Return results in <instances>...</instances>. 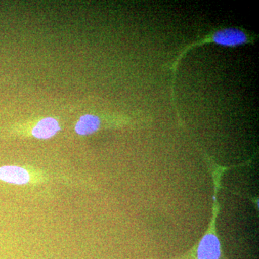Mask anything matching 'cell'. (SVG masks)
Returning a JSON list of instances; mask_svg holds the SVG:
<instances>
[{"mask_svg": "<svg viewBox=\"0 0 259 259\" xmlns=\"http://www.w3.org/2000/svg\"><path fill=\"white\" fill-rule=\"evenodd\" d=\"M222 255L219 238L213 233H207L199 241L196 259H221Z\"/></svg>", "mask_w": 259, "mask_h": 259, "instance_id": "2", "label": "cell"}, {"mask_svg": "<svg viewBox=\"0 0 259 259\" xmlns=\"http://www.w3.org/2000/svg\"><path fill=\"white\" fill-rule=\"evenodd\" d=\"M0 180L15 185H24L30 180L28 172L21 167H0Z\"/></svg>", "mask_w": 259, "mask_h": 259, "instance_id": "3", "label": "cell"}, {"mask_svg": "<svg viewBox=\"0 0 259 259\" xmlns=\"http://www.w3.org/2000/svg\"><path fill=\"white\" fill-rule=\"evenodd\" d=\"M60 129L57 120L52 117H47L37 122L35 127L32 129V134L37 139H47L55 136Z\"/></svg>", "mask_w": 259, "mask_h": 259, "instance_id": "4", "label": "cell"}, {"mask_svg": "<svg viewBox=\"0 0 259 259\" xmlns=\"http://www.w3.org/2000/svg\"><path fill=\"white\" fill-rule=\"evenodd\" d=\"M100 125V120L97 116L93 115H83L80 117L76 123L75 130L78 134L87 136L96 132Z\"/></svg>", "mask_w": 259, "mask_h": 259, "instance_id": "5", "label": "cell"}, {"mask_svg": "<svg viewBox=\"0 0 259 259\" xmlns=\"http://www.w3.org/2000/svg\"><path fill=\"white\" fill-rule=\"evenodd\" d=\"M250 42H252V37H250L249 34L247 33L245 30H241V29L236 28L220 29V30H216L214 33L210 34L209 36L204 37L198 42H194L185 48V50L182 51V54L175 61V64H174V68H175L174 71H176L177 64L182 56L187 53V51L191 48L200 46L204 44H209V42H213V44L222 46V47H236L250 44Z\"/></svg>", "mask_w": 259, "mask_h": 259, "instance_id": "1", "label": "cell"}]
</instances>
